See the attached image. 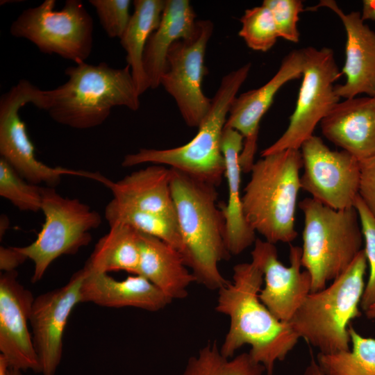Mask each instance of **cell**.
Here are the masks:
<instances>
[{
  "label": "cell",
  "instance_id": "ffe728a7",
  "mask_svg": "<svg viewBox=\"0 0 375 375\" xmlns=\"http://www.w3.org/2000/svg\"><path fill=\"white\" fill-rule=\"evenodd\" d=\"M81 287V303L108 308L133 307L158 311L172 302L161 290L141 275L118 281L106 273L89 272Z\"/></svg>",
  "mask_w": 375,
  "mask_h": 375
},
{
  "label": "cell",
  "instance_id": "b9f144b4",
  "mask_svg": "<svg viewBox=\"0 0 375 375\" xmlns=\"http://www.w3.org/2000/svg\"><path fill=\"white\" fill-rule=\"evenodd\" d=\"M22 371L14 369V368H10L9 374L8 375H23Z\"/></svg>",
  "mask_w": 375,
  "mask_h": 375
},
{
  "label": "cell",
  "instance_id": "44dd1931",
  "mask_svg": "<svg viewBox=\"0 0 375 375\" xmlns=\"http://www.w3.org/2000/svg\"><path fill=\"white\" fill-rule=\"evenodd\" d=\"M171 178V168L151 165L117 181H110L107 187L112 193V199L121 205L177 220Z\"/></svg>",
  "mask_w": 375,
  "mask_h": 375
},
{
  "label": "cell",
  "instance_id": "d4e9b609",
  "mask_svg": "<svg viewBox=\"0 0 375 375\" xmlns=\"http://www.w3.org/2000/svg\"><path fill=\"white\" fill-rule=\"evenodd\" d=\"M165 3V0H135L130 22L119 39L140 95L149 88L143 56L149 37L159 25Z\"/></svg>",
  "mask_w": 375,
  "mask_h": 375
},
{
  "label": "cell",
  "instance_id": "83f0119b",
  "mask_svg": "<svg viewBox=\"0 0 375 375\" xmlns=\"http://www.w3.org/2000/svg\"><path fill=\"white\" fill-rule=\"evenodd\" d=\"M352 349L333 354L318 353L316 361L324 375H375V339L360 335L349 326Z\"/></svg>",
  "mask_w": 375,
  "mask_h": 375
},
{
  "label": "cell",
  "instance_id": "7a4b0ae2",
  "mask_svg": "<svg viewBox=\"0 0 375 375\" xmlns=\"http://www.w3.org/2000/svg\"><path fill=\"white\" fill-rule=\"evenodd\" d=\"M172 169L171 190L183 243L182 256L196 282L219 290L229 281L218 265L231 256L226 242V222L217 204L216 187Z\"/></svg>",
  "mask_w": 375,
  "mask_h": 375
},
{
  "label": "cell",
  "instance_id": "d590c367",
  "mask_svg": "<svg viewBox=\"0 0 375 375\" xmlns=\"http://www.w3.org/2000/svg\"><path fill=\"white\" fill-rule=\"evenodd\" d=\"M27 259L17 247H0V269L3 272L16 271Z\"/></svg>",
  "mask_w": 375,
  "mask_h": 375
},
{
  "label": "cell",
  "instance_id": "60d3db41",
  "mask_svg": "<svg viewBox=\"0 0 375 375\" xmlns=\"http://www.w3.org/2000/svg\"><path fill=\"white\" fill-rule=\"evenodd\" d=\"M367 318L375 319V301L365 311Z\"/></svg>",
  "mask_w": 375,
  "mask_h": 375
},
{
  "label": "cell",
  "instance_id": "cb8c5ba5",
  "mask_svg": "<svg viewBox=\"0 0 375 375\" xmlns=\"http://www.w3.org/2000/svg\"><path fill=\"white\" fill-rule=\"evenodd\" d=\"M196 17L188 0H165L160 22L149 37L143 56L149 88L160 85L171 47L177 40L191 35Z\"/></svg>",
  "mask_w": 375,
  "mask_h": 375
},
{
  "label": "cell",
  "instance_id": "5b68a950",
  "mask_svg": "<svg viewBox=\"0 0 375 375\" xmlns=\"http://www.w3.org/2000/svg\"><path fill=\"white\" fill-rule=\"evenodd\" d=\"M251 66L247 63L223 76L208 114L190 142L165 149L141 148L136 153L126 155L122 165H167L194 179L219 186L225 174L222 133L231 103L248 77Z\"/></svg>",
  "mask_w": 375,
  "mask_h": 375
},
{
  "label": "cell",
  "instance_id": "4316f807",
  "mask_svg": "<svg viewBox=\"0 0 375 375\" xmlns=\"http://www.w3.org/2000/svg\"><path fill=\"white\" fill-rule=\"evenodd\" d=\"M105 218L109 226L116 223L128 225L140 233L166 242L183 253V243L176 219L127 207L113 199L106 207Z\"/></svg>",
  "mask_w": 375,
  "mask_h": 375
},
{
  "label": "cell",
  "instance_id": "ab89813d",
  "mask_svg": "<svg viewBox=\"0 0 375 375\" xmlns=\"http://www.w3.org/2000/svg\"><path fill=\"white\" fill-rule=\"evenodd\" d=\"M0 226H0V236L1 238L2 235H3L4 233H6V231L7 230L9 226L8 219L4 215H2L1 216Z\"/></svg>",
  "mask_w": 375,
  "mask_h": 375
},
{
  "label": "cell",
  "instance_id": "30bf717a",
  "mask_svg": "<svg viewBox=\"0 0 375 375\" xmlns=\"http://www.w3.org/2000/svg\"><path fill=\"white\" fill-rule=\"evenodd\" d=\"M44 90L26 79L20 80L0 98V154L17 174L30 183H44L54 188L64 175L86 177L103 184L99 173L52 167L38 160L19 110L27 103L42 109Z\"/></svg>",
  "mask_w": 375,
  "mask_h": 375
},
{
  "label": "cell",
  "instance_id": "5bb4252c",
  "mask_svg": "<svg viewBox=\"0 0 375 375\" xmlns=\"http://www.w3.org/2000/svg\"><path fill=\"white\" fill-rule=\"evenodd\" d=\"M251 255V262L263 274L260 300L276 319L290 322L311 292V276L308 271H301L302 248L290 246L289 267L280 262L275 245L266 240L256 239Z\"/></svg>",
  "mask_w": 375,
  "mask_h": 375
},
{
  "label": "cell",
  "instance_id": "7c38bea8",
  "mask_svg": "<svg viewBox=\"0 0 375 375\" xmlns=\"http://www.w3.org/2000/svg\"><path fill=\"white\" fill-rule=\"evenodd\" d=\"M214 30L209 19L196 21L188 37L175 42L171 47L160 85L174 99L185 123L199 127L208 114L212 99L202 90L206 47Z\"/></svg>",
  "mask_w": 375,
  "mask_h": 375
},
{
  "label": "cell",
  "instance_id": "836d02e7",
  "mask_svg": "<svg viewBox=\"0 0 375 375\" xmlns=\"http://www.w3.org/2000/svg\"><path fill=\"white\" fill-rule=\"evenodd\" d=\"M271 12L278 38L297 43L299 32L297 22L299 14L304 11L300 0H265L262 3Z\"/></svg>",
  "mask_w": 375,
  "mask_h": 375
},
{
  "label": "cell",
  "instance_id": "f546056e",
  "mask_svg": "<svg viewBox=\"0 0 375 375\" xmlns=\"http://www.w3.org/2000/svg\"><path fill=\"white\" fill-rule=\"evenodd\" d=\"M44 187L28 183L3 158H0V195L19 210H41Z\"/></svg>",
  "mask_w": 375,
  "mask_h": 375
},
{
  "label": "cell",
  "instance_id": "52a82bcc",
  "mask_svg": "<svg viewBox=\"0 0 375 375\" xmlns=\"http://www.w3.org/2000/svg\"><path fill=\"white\" fill-rule=\"evenodd\" d=\"M299 206L304 217L301 265L315 292L347 269L363 249V235L354 207L335 210L310 197Z\"/></svg>",
  "mask_w": 375,
  "mask_h": 375
},
{
  "label": "cell",
  "instance_id": "d6a6232c",
  "mask_svg": "<svg viewBox=\"0 0 375 375\" xmlns=\"http://www.w3.org/2000/svg\"><path fill=\"white\" fill-rule=\"evenodd\" d=\"M100 24L110 38L120 39L131 17L130 0H90Z\"/></svg>",
  "mask_w": 375,
  "mask_h": 375
},
{
  "label": "cell",
  "instance_id": "e0dca14e",
  "mask_svg": "<svg viewBox=\"0 0 375 375\" xmlns=\"http://www.w3.org/2000/svg\"><path fill=\"white\" fill-rule=\"evenodd\" d=\"M34 297L17 280V271L0 276V351L10 368L40 373L28 322Z\"/></svg>",
  "mask_w": 375,
  "mask_h": 375
},
{
  "label": "cell",
  "instance_id": "3957f363",
  "mask_svg": "<svg viewBox=\"0 0 375 375\" xmlns=\"http://www.w3.org/2000/svg\"><path fill=\"white\" fill-rule=\"evenodd\" d=\"M67 81L44 90L43 110L58 124L88 129L103 124L116 106L140 108V94L128 65L113 68L106 62L85 61L68 67Z\"/></svg>",
  "mask_w": 375,
  "mask_h": 375
},
{
  "label": "cell",
  "instance_id": "8fae6325",
  "mask_svg": "<svg viewBox=\"0 0 375 375\" xmlns=\"http://www.w3.org/2000/svg\"><path fill=\"white\" fill-rule=\"evenodd\" d=\"M302 81L295 109L288 128L272 145L263 149L264 157L286 149H299L311 136L318 124L339 102L333 83L342 75L334 52L328 47L303 49Z\"/></svg>",
  "mask_w": 375,
  "mask_h": 375
},
{
  "label": "cell",
  "instance_id": "ba28073f",
  "mask_svg": "<svg viewBox=\"0 0 375 375\" xmlns=\"http://www.w3.org/2000/svg\"><path fill=\"white\" fill-rule=\"evenodd\" d=\"M55 0L24 10L10 33L34 44L40 52L56 54L76 63L85 61L93 47V19L79 0H67L59 10Z\"/></svg>",
  "mask_w": 375,
  "mask_h": 375
},
{
  "label": "cell",
  "instance_id": "9c48e42d",
  "mask_svg": "<svg viewBox=\"0 0 375 375\" xmlns=\"http://www.w3.org/2000/svg\"><path fill=\"white\" fill-rule=\"evenodd\" d=\"M41 210L44 222L36 239L27 246L17 247L33 262V283L43 277L56 258L75 254L88 245L90 231L101 223L99 212L78 199L62 197L51 187L43 188Z\"/></svg>",
  "mask_w": 375,
  "mask_h": 375
},
{
  "label": "cell",
  "instance_id": "4dcf8cb0",
  "mask_svg": "<svg viewBox=\"0 0 375 375\" xmlns=\"http://www.w3.org/2000/svg\"><path fill=\"white\" fill-rule=\"evenodd\" d=\"M242 27L239 35L251 49L266 52L278 38L270 10L262 4L247 9L240 18Z\"/></svg>",
  "mask_w": 375,
  "mask_h": 375
},
{
  "label": "cell",
  "instance_id": "d6986e66",
  "mask_svg": "<svg viewBox=\"0 0 375 375\" xmlns=\"http://www.w3.org/2000/svg\"><path fill=\"white\" fill-rule=\"evenodd\" d=\"M319 124L327 140L358 160L375 156V97L338 102Z\"/></svg>",
  "mask_w": 375,
  "mask_h": 375
},
{
  "label": "cell",
  "instance_id": "2e32d148",
  "mask_svg": "<svg viewBox=\"0 0 375 375\" xmlns=\"http://www.w3.org/2000/svg\"><path fill=\"white\" fill-rule=\"evenodd\" d=\"M303 49L294 50L282 60L274 76L259 88L247 91L233 101L224 128L239 132L244 138L240 155L242 172H251L257 150L260 122L273 103L280 88L288 81L302 76Z\"/></svg>",
  "mask_w": 375,
  "mask_h": 375
},
{
  "label": "cell",
  "instance_id": "4fadbf2b",
  "mask_svg": "<svg viewBox=\"0 0 375 375\" xmlns=\"http://www.w3.org/2000/svg\"><path fill=\"white\" fill-rule=\"evenodd\" d=\"M300 149L303 167L301 189L333 209L354 207L360 187V161L344 150H331L315 135L306 140Z\"/></svg>",
  "mask_w": 375,
  "mask_h": 375
},
{
  "label": "cell",
  "instance_id": "e575fe53",
  "mask_svg": "<svg viewBox=\"0 0 375 375\" xmlns=\"http://www.w3.org/2000/svg\"><path fill=\"white\" fill-rule=\"evenodd\" d=\"M360 181L358 194L375 219V156L360 161Z\"/></svg>",
  "mask_w": 375,
  "mask_h": 375
},
{
  "label": "cell",
  "instance_id": "7402d4cb",
  "mask_svg": "<svg viewBox=\"0 0 375 375\" xmlns=\"http://www.w3.org/2000/svg\"><path fill=\"white\" fill-rule=\"evenodd\" d=\"M138 275L152 283L170 299H182L190 284L196 282L181 253L156 237L138 232Z\"/></svg>",
  "mask_w": 375,
  "mask_h": 375
},
{
  "label": "cell",
  "instance_id": "8992f818",
  "mask_svg": "<svg viewBox=\"0 0 375 375\" xmlns=\"http://www.w3.org/2000/svg\"><path fill=\"white\" fill-rule=\"evenodd\" d=\"M364 249L340 276L324 289L310 292L290 322L299 338L333 354L350 350V322L361 315L358 306L367 267Z\"/></svg>",
  "mask_w": 375,
  "mask_h": 375
},
{
  "label": "cell",
  "instance_id": "74e56055",
  "mask_svg": "<svg viewBox=\"0 0 375 375\" xmlns=\"http://www.w3.org/2000/svg\"><path fill=\"white\" fill-rule=\"evenodd\" d=\"M303 375H324L316 360L312 357L309 364L306 367Z\"/></svg>",
  "mask_w": 375,
  "mask_h": 375
},
{
  "label": "cell",
  "instance_id": "f35d334b",
  "mask_svg": "<svg viewBox=\"0 0 375 375\" xmlns=\"http://www.w3.org/2000/svg\"><path fill=\"white\" fill-rule=\"evenodd\" d=\"M10 368V365L6 357L0 354V375H8Z\"/></svg>",
  "mask_w": 375,
  "mask_h": 375
},
{
  "label": "cell",
  "instance_id": "1f68e13d",
  "mask_svg": "<svg viewBox=\"0 0 375 375\" xmlns=\"http://www.w3.org/2000/svg\"><path fill=\"white\" fill-rule=\"evenodd\" d=\"M354 208L356 209L365 241L364 251L369 267V274L365 287L360 306L362 310L375 301V219L369 212L359 194Z\"/></svg>",
  "mask_w": 375,
  "mask_h": 375
},
{
  "label": "cell",
  "instance_id": "f1b7e54d",
  "mask_svg": "<svg viewBox=\"0 0 375 375\" xmlns=\"http://www.w3.org/2000/svg\"><path fill=\"white\" fill-rule=\"evenodd\" d=\"M265 368L249 353L233 358L224 357L216 342H209L190 358L181 375H262Z\"/></svg>",
  "mask_w": 375,
  "mask_h": 375
},
{
  "label": "cell",
  "instance_id": "277c9868",
  "mask_svg": "<svg viewBox=\"0 0 375 375\" xmlns=\"http://www.w3.org/2000/svg\"><path fill=\"white\" fill-rule=\"evenodd\" d=\"M299 149H286L255 162L242 196L249 226L265 240L290 243L297 236L295 213L301 189Z\"/></svg>",
  "mask_w": 375,
  "mask_h": 375
},
{
  "label": "cell",
  "instance_id": "6da1fadb",
  "mask_svg": "<svg viewBox=\"0 0 375 375\" xmlns=\"http://www.w3.org/2000/svg\"><path fill=\"white\" fill-rule=\"evenodd\" d=\"M263 281L262 272L253 262L235 265L233 281L218 290L215 310L230 322L221 353L231 358L249 344L252 359L273 375L276 362L286 358L300 338L290 322L276 319L260 300Z\"/></svg>",
  "mask_w": 375,
  "mask_h": 375
},
{
  "label": "cell",
  "instance_id": "8d00e7d4",
  "mask_svg": "<svg viewBox=\"0 0 375 375\" xmlns=\"http://www.w3.org/2000/svg\"><path fill=\"white\" fill-rule=\"evenodd\" d=\"M361 18L365 20H372L375 22V0L362 1V10Z\"/></svg>",
  "mask_w": 375,
  "mask_h": 375
},
{
  "label": "cell",
  "instance_id": "ac0fdd59",
  "mask_svg": "<svg viewBox=\"0 0 375 375\" xmlns=\"http://www.w3.org/2000/svg\"><path fill=\"white\" fill-rule=\"evenodd\" d=\"M324 7L342 21L347 34L346 60L342 70L347 80L335 85V92L345 99L360 94L375 97V32L362 19L359 12L345 13L333 0H322L307 10Z\"/></svg>",
  "mask_w": 375,
  "mask_h": 375
},
{
  "label": "cell",
  "instance_id": "9a60e30c",
  "mask_svg": "<svg viewBox=\"0 0 375 375\" xmlns=\"http://www.w3.org/2000/svg\"><path fill=\"white\" fill-rule=\"evenodd\" d=\"M86 274L83 267L65 285L34 299L29 323L42 375H55L60 365L65 328L73 308L81 303V287Z\"/></svg>",
  "mask_w": 375,
  "mask_h": 375
},
{
  "label": "cell",
  "instance_id": "603a6c76",
  "mask_svg": "<svg viewBox=\"0 0 375 375\" xmlns=\"http://www.w3.org/2000/svg\"><path fill=\"white\" fill-rule=\"evenodd\" d=\"M243 136L237 131L224 128L222 151L225 160V174L228 188L227 203L221 208L226 222V242L231 255L237 256L254 244L256 232L244 216L240 182L242 169L240 155L243 148Z\"/></svg>",
  "mask_w": 375,
  "mask_h": 375
},
{
  "label": "cell",
  "instance_id": "484cf974",
  "mask_svg": "<svg viewBox=\"0 0 375 375\" xmlns=\"http://www.w3.org/2000/svg\"><path fill=\"white\" fill-rule=\"evenodd\" d=\"M139 263L138 232L128 225L116 223L97 242L84 267L94 273L124 271L138 275Z\"/></svg>",
  "mask_w": 375,
  "mask_h": 375
}]
</instances>
